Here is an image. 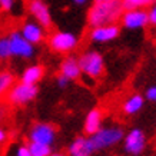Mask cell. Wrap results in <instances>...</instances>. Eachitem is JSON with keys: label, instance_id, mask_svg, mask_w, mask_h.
Wrapping results in <instances>:
<instances>
[{"label": "cell", "instance_id": "6da1fadb", "mask_svg": "<svg viewBox=\"0 0 156 156\" xmlns=\"http://www.w3.org/2000/svg\"><path fill=\"white\" fill-rule=\"evenodd\" d=\"M123 13L122 0L112 2H95L87 12V24L90 27L102 24L116 23Z\"/></svg>", "mask_w": 156, "mask_h": 156}, {"label": "cell", "instance_id": "7a4b0ae2", "mask_svg": "<svg viewBox=\"0 0 156 156\" xmlns=\"http://www.w3.org/2000/svg\"><path fill=\"white\" fill-rule=\"evenodd\" d=\"M123 136H125V132L119 126H109V128H100L96 133L90 135L89 139L96 152L118 145L119 142H122Z\"/></svg>", "mask_w": 156, "mask_h": 156}, {"label": "cell", "instance_id": "3957f363", "mask_svg": "<svg viewBox=\"0 0 156 156\" xmlns=\"http://www.w3.org/2000/svg\"><path fill=\"white\" fill-rule=\"evenodd\" d=\"M37 93V85H29V83L19 82V83H13V86L6 93V98H7V102L13 106H26L36 99Z\"/></svg>", "mask_w": 156, "mask_h": 156}, {"label": "cell", "instance_id": "277c9868", "mask_svg": "<svg viewBox=\"0 0 156 156\" xmlns=\"http://www.w3.org/2000/svg\"><path fill=\"white\" fill-rule=\"evenodd\" d=\"M48 44L50 50L59 55H67V53L73 52L77 46H79V37L72 32L66 30H57L53 32L48 39Z\"/></svg>", "mask_w": 156, "mask_h": 156}, {"label": "cell", "instance_id": "5b68a950", "mask_svg": "<svg viewBox=\"0 0 156 156\" xmlns=\"http://www.w3.org/2000/svg\"><path fill=\"white\" fill-rule=\"evenodd\" d=\"M82 69V75L87 76L90 79H99L105 72L103 56L96 50H87L77 57Z\"/></svg>", "mask_w": 156, "mask_h": 156}, {"label": "cell", "instance_id": "8992f818", "mask_svg": "<svg viewBox=\"0 0 156 156\" xmlns=\"http://www.w3.org/2000/svg\"><path fill=\"white\" fill-rule=\"evenodd\" d=\"M9 37V43H10V52H12V57H17V59H24L29 60L34 56L36 49L34 44L26 40L23 37V34L20 33V30H14L10 32Z\"/></svg>", "mask_w": 156, "mask_h": 156}, {"label": "cell", "instance_id": "52a82bcc", "mask_svg": "<svg viewBox=\"0 0 156 156\" xmlns=\"http://www.w3.org/2000/svg\"><path fill=\"white\" fill-rule=\"evenodd\" d=\"M123 149L132 156L142 155L146 149V135L142 129L135 128L123 136Z\"/></svg>", "mask_w": 156, "mask_h": 156}, {"label": "cell", "instance_id": "ba28073f", "mask_svg": "<svg viewBox=\"0 0 156 156\" xmlns=\"http://www.w3.org/2000/svg\"><path fill=\"white\" fill-rule=\"evenodd\" d=\"M56 128L46 122H39L34 123L30 132H29V142H37V143H44V145H50L53 146V143L56 142Z\"/></svg>", "mask_w": 156, "mask_h": 156}, {"label": "cell", "instance_id": "9c48e42d", "mask_svg": "<svg viewBox=\"0 0 156 156\" xmlns=\"http://www.w3.org/2000/svg\"><path fill=\"white\" fill-rule=\"evenodd\" d=\"M120 23L128 30H139V29L146 27L149 24V17H147L146 9H130L123 10L120 16Z\"/></svg>", "mask_w": 156, "mask_h": 156}, {"label": "cell", "instance_id": "30bf717a", "mask_svg": "<svg viewBox=\"0 0 156 156\" xmlns=\"http://www.w3.org/2000/svg\"><path fill=\"white\" fill-rule=\"evenodd\" d=\"M27 10L30 16L36 20L39 24H42L44 29H50L53 23L52 13L49 6L43 0H29L27 2Z\"/></svg>", "mask_w": 156, "mask_h": 156}, {"label": "cell", "instance_id": "8fae6325", "mask_svg": "<svg viewBox=\"0 0 156 156\" xmlns=\"http://www.w3.org/2000/svg\"><path fill=\"white\" fill-rule=\"evenodd\" d=\"M119 34H120L119 24L109 23V24H102V26L92 27L89 33V39L95 43H108L115 40Z\"/></svg>", "mask_w": 156, "mask_h": 156}, {"label": "cell", "instance_id": "7c38bea8", "mask_svg": "<svg viewBox=\"0 0 156 156\" xmlns=\"http://www.w3.org/2000/svg\"><path fill=\"white\" fill-rule=\"evenodd\" d=\"M20 33L23 34L26 40H29L34 46L46 40V29L42 24H39L36 20H26L20 27Z\"/></svg>", "mask_w": 156, "mask_h": 156}, {"label": "cell", "instance_id": "4fadbf2b", "mask_svg": "<svg viewBox=\"0 0 156 156\" xmlns=\"http://www.w3.org/2000/svg\"><path fill=\"white\" fill-rule=\"evenodd\" d=\"M60 75L66 76L69 80H79L82 76V69L79 65V59L75 56L65 57L60 63Z\"/></svg>", "mask_w": 156, "mask_h": 156}, {"label": "cell", "instance_id": "5bb4252c", "mask_svg": "<svg viewBox=\"0 0 156 156\" xmlns=\"http://www.w3.org/2000/svg\"><path fill=\"white\" fill-rule=\"evenodd\" d=\"M93 145L90 142L89 137L79 136L69 145L67 147V153L69 156H92L93 155Z\"/></svg>", "mask_w": 156, "mask_h": 156}, {"label": "cell", "instance_id": "9a60e30c", "mask_svg": "<svg viewBox=\"0 0 156 156\" xmlns=\"http://www.w3.org/2000/svg\"><path fill=\"white\" fill-rule=\"evenodd\" d=\"M102 122H103V115L100 109H92L90 112H87L85 118V123H83V129L87 136L93 135L102 128Z\"/></svg>", "mask_w": 156, "mask_h": 156}, {"label": "cell", "instance_id": "2e32d148", "mask_svg": "<svg viewBox=\"0 0 156 156\" xmlns=\"http://www.w3.org/2000/svg\"><path fill=\"white\" fill-rule=\"evenodd\" d=\"M44 76V67L42 65H30L22 72L20 82L29 83V85H37Z\"/></svg>", "mask_w": 156, "mask_h": 156}, {"label": "cell", "instance_id": "e0dca14e", "mask_svg": "<svg viewBox=\"0 0 156 156\" xmlns=\"http://www.w3.org/2000/svg\"><path fill=\"white\" fill-rule=\"evenodd\" d=\"M143 106H145V98L142 95H139V93H135V95L129 96L128 99L123 102L122 110L125 115L133 116V115L139 113L143 109Z\"/></svg>", "mask_w": 156, "mask_h": 156}, {"label": "cell", "instance_id": "ac0fdd59", "mask_svg": "<svg viewBox=\"0 0 156 156\" xmlns=\"http://www.w3.org/2000/svg\"><path fill=\"white\" fill-rule=\"evenodd\" d=\"M14 83V76L9 70H2L0 72V98L5 96L9 89Z\"/></svg>", "mask_w": 156, "mask_h": 156}, {"label": "cell", "instance_id": "d6986e66", "mask_svg": "<svg viewBox=\"0 0 156 156\" xmlns=\"http://www.w3.org/2000/svg\"><path fill=\"white\" fill-rule=\"evenodd\" d=\"M29 151L32 153V156H50L52 153V146L50 145H44V143H37V142H29Z\"/></svg>", "mask_w": 156, "mask_h": 156}, {"label": "cell", "instance_id": "ffe728a7", "mask_svg": "<svg viewBox=\"0 0 156 156\" xmlns=\"http://www.w3.org/2000/svg\"><path fill=\"white\" fill-rule=\"evenodd\" d=\"M155 0H122L123 10L130 9H146Z\"/></svg>", "mask_w": 156, "mask_h": 156}, {"label": "cell", "instance_id": "44dd1931", "mask_svg": "<svg viewBox=\"0 0 156 156\" xmlns=\"http://www.w3.org/2000/svg\"><path fill=\"white\" fill-rule=\"evenodd\" d=\"M12 57L10 52V43L7 36H0V62L9 60Z\"/></svg>", "mask_w": 156, "mask_h": 156}, {"label": "cell", "instance_id": "7402d4cb", "mask_svg": "<svg viewBox=\"0 0 156 156\" xmlns=\"http://www.w3.org/2000/svg\"><path fill=\"white\" fill-rule=\"evenodd\" d=\"M7 156H32L27 145H14L10 147V152Z\"/></svg>", "mask_w": 156, "mask_h": 156}, {"label": "cell", "instance_id": "603a6c76", "mask_svg": "<svg viewBox=\"0 0 156 156\" xmlns=\"http://www.w3.org/2000/svg\"><path fill=\"white\" fill-rule=\"evenodd\" d=\"M17 0H0V9L6 13H12L16 7Z\"/></svg>", "mask_w": 156, "mask_h": 156}, {"label": "cell", "instance_id": "cb8c5ba5", "mask_svg": "<svg viewBox=\"0 0 156 156\" xmlns=\"http://www.w3.org/2000/svg\"><path fill=\"white\" fill-rule=\"evenodd\" d=\"M151 9L147 10V17H149V24L156 26V0L149 6Z\"/></svg>", "mask_w": 156, "mask_h": 156}, {"label": "cell", "instance_id": "d4e9b609", "mask_svg": "<svg viewBox=\"0 0 156 156\" xmlns=\"http://www.w3.org/2000/svg\"><path fill=\"white\" fill-rule=\"evenodd\" d=\"M145 99L149 100V102H153L156 103V85L151 86L149 89L145 92Z\"/></svg>", "mask_w": 156, "mask_h": 156}, {"label": "cell", "instance_id": "484cf974", "mask_svg": "<svg viewBox=\"0 0 156 156\" xmlns=\"http://www.w3.org/2000/svg\"><path fill=\"white\" fill-rule=\"evenodd\" d=\"M69 83H70V80L67 79L66 76H63V75H59L57 76V79H56V85L60 87V89H66L67 86H69Z\"/></svg>", "mask_w": 156, "mask_h": 156}, {"label": "cell", "instance_id": "4316f807", "mask_svg": "<svg viewBox=\"0 0 156 156\" xmlns=\"http://www.w3.org/2000/svg\"><path fill=\"white\" fill-rule=\"evenodd\" d=\"M6 139H7V132H6L3 128H0V145H2V143H5Z\"/></svg>", "mask_w": 156, "mask_h": 156}, {"label": "cell", "instance_id": "83f0119b", "mask_svg": "<svg viewBox=\"0 0 156 156\" xmlns=\"http://www.w3.org/2000/svg\"><path fill=\"white\" fill-rule=\"evenodd\" d=\"M50 156H69V155L63 153V152H52V153H50Z\"/></svg>", "mask_w": 156, "mask_h": 156}, {"label": "cell", "instance_id": "f1b7e54d", "mask_svg": "<svg viewBox=\"0 0 156 156\" xmlns=\"http://www.w3.org/2000/svg\"><path fill=\"white\" fill-rule=\"evenodd\" d=\"M87 0H73V3H76V5H79V6H82V5H85Z\"/></svg>", "mask_w": 156, "mask_h": 156}, {"label": "cell", "instance_id": "f546056e", "mask_svg": "<svg viewBox=\"0 0 156 156\" xmlns=\"http://www.w3.org/2000/svg\"><path fill=\"white\" fill-rule=\"evenodd\" d=\"M95 2H112V0H95Z\"/></svg>", "mask_w": 156, "mask_h": 156}]
</instances>
